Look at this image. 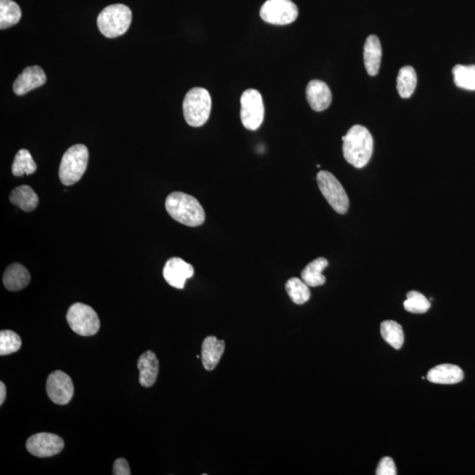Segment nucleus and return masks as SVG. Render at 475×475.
<instances>
[{"mask_svg": "<svg viewBox=\"0 0 475 475\" xmlns=\"http://www.w3.org/2000/svg\"><path fill=\"white\" fill-rule=\"evenodd\" d=\"M342 141L345 161L356 168H365L373 152V138L370 131L362 126H354L342 137Z\"/></svg>", "mask_w": 475, "mask_h": 475, "instance_id": "obj_1", "label": "nucleus"}, {"mask_svg": "<svg viewBox=\"0 0 475 475\" xmlns=\"http://www.w3.org/2000/svg\"><path fill=\"white\" fill-rule=\"evenodd\" d=\"M166 210L180 224L196 227L206 220V213L199 200L182 192H173L166 197Z\"/></svg>", "mask_w": 475, "mask_h": 475, "instance_id": "obj_2", "label": "nucleus"}, {"mask_svg": "<svg viewBox=\"0 0 475 475\" xmlns=\"http://www.w3.org/2000/svg\"><path fill=\"white\" fill-rule=\"evenodd\" d=\"M131 20L133 13L127 6L114 4L107 6L100 13L97 26L104 36L116 38L127 32Z\"/></svg>", "mask_w": 475, "mask_h": 475, "instance_id": "obj_3", "label": "nucleus"}, {"mask_svg": "<svg viewBox=\"0 0 475 475\" xmlns=\"http://www.w3.org/2000/svg\"><path fill=\"white\" fill-rule=\"evenodd\" d=\"M89 154L84 145H75L65 152L59 166V179L65 186L77 183L84 175L88 164Z\"/></svg>", "mask_w": 475, "mask_h": 475, "instance_id": "obj_4", "label": "nucleus"}, {"mask_svg": "<svg viewBox=\"0 0 475 475\" xmlns=\"http://www.w3.org/2000/svg\"><path fill=\"white\" fill-rule=\"evenodd\" d=\"M187 123L192 127L203 126L209 119L211 110L210 93L203 88L189 90L182 104Z\"/></svg>", "mask_w": 475, "mask_h": 475, "instance_id": "obj_5", "label": "nucleus"}, {"mask_svg": "<svg viewBox=\"0 0 475 475\" xmlns=\"http://www.w3.org/2000/svg\"><path fill=\"white\" fill-rule=\"evenodd\" d=\"M67 320L72 331L81 336L95 335L100 327L96 312L91 307L82 303H75L69 308Z\"/></svg>", "mask_w": 475, "mask_h": 475, "instance_id": "obj_6", "label": "nucleus"}, {"mask_svg": "<svg viewBox=\"0 0 475 475\" xmlns=\"http://www.w3.org/2000/svg\"><path fill=\"white\" fill-rule=\"evenodd\" d=\"M317 183L322 195L329 206L339 214H346L349 207L348 195L341 182L330 172L320 171L317 175Z\"/></svg>", "mask_w": 475, "mask_h": 475, "instance_id": "obj_7", "label": "nucleus"}, {"mask_svg": "<svg viewBox=\"0 0 475 475\" xmlns=\"http://www.w3.org/2000/svg\"><path fill=\"white\" fill-rule=\"evenodd\" d=\"M241 119L246 129L256 131L265 120V104L261 93L255 89H248L241 98Z\"/></svg>", "mask_w": 475, "mask_h": 475, "instance_id": "obj_8", "label": "nucleus"}, {"mask_svg": "<svg viewBox=\"0 0 475 475\" xmlns=\"http://www.w3.org/2000/svg\"><path fill=\"white\" fill-rule=\"evenodd\" d=\"M260 16L273 25H288L299 16V9L291 0H268L260 10Z\"/></svg>", "mask_w": 475, "mask_h": 475, "instance_id": "obj_9", "label": "nucleus"}, {"mask_svg": "<svg viewBox=\"0 0 475 475\" xmlns=\"http://www.w3.org/2000/svg\"><path fill=\"white\" fill-rule=\"evenodd\" d=\"M46 391L48 398L55 404L65 405L74 394V386L68 374L55 370L48 377Z\"/></svg>", "mask_w": 475, "mask_h": 475, "instance_id": "obj_10", "label": "nucleus"}, {"mask_svg": "<svg viewBox=\"0 0 475 475\" xmlns=\"http://www.w3.org/2000/svg\"><path fill=\"white\" fill-rule=\"evenodd\" d=\"M27 450L34 456L48 457L57 455L64 449L65 442L60 436L52 433H37L27 439Z\"/></svg>", "mask_w": 475, "mask_h": 475, "instance_id": "obj_11", "label": "nucleus"}, {"mask_svg": "<svg viewBox=\"0 0 475 475\" xmlns=\"http://www.w3.org/2000/svg\"><path fill=\"white\" fill-rule=\"evenodd\" d=\"M194 273L193 266L178 257L169 259L163 269V276L166 283L176 289H183L186 281L192 279Z\"/></svg>", "mask_w": 475, "mask_h": 475, "instance_id": "obj_12", "label": "nucleus"}, {"mask_svg": "<svg viewBox=\"0 0 475 475\" xmlns=\"http://www.w3.org/2000/svg\"><path fill=\"white\" fill-rule=\"evenodd\" d=\"M46 81V74L43 69L38 65L29 67L24 69L22 74L13 83V92L19 96L25 95L32 90L44 86Z\"/></svg>", "mask_w": 475, "mask_h": 475, "instance_id": "obj_13", "label": "nucleus"}, {"mask_svg": "<svg viewBox=\"0 0 475 475\" xmlns=\"http://www.w3.org/2000/svg\"><path fill=\"white\" fill-rule=\"evenodd\" d=\"M307 100L312 109L321 112L327 109L332 102V93L325 82L314 79L308 83Z\"/></svg>", "mask_w": 475, "mask_h": 475, "instance_id": "obj_14", "label": "nucleus"}, {"mask_svg": "<svg viewBox=\"0 0 475 475\" xmlns=\"http://www.w3.org/2000/svg\"><path fill=\"white\" fill-rule=\"evenodd\" d=\"M138 368L140 370V383L142 387L154 386L159 372V362L154 352H145L138 359Z\"/></svg>", "mask_w": 475, "mask_h": 475, "instance_id": "obj_15", "label": "nucleus"}, {"mask_svg": "<svg viewBox=\"0 0 475 475\" xmlns=\"http://www.w3.org/2000/svg\"><path fill=\"white\" fill-rule=\"evenodd\" d=\"M381 58H382V47L377 36L367 37L365 47H363V63L370 76H376L379 74Z\"/></svg>", "mask_w": 475, "mask_h": 475, "instance_id": "obj_16", "label": "nucleus"}, {"mask_svg": "<svg viewBox=\"0 0 475 475\" xmlns=\"http://www.w3.org/2000/svg\"><path fill=\"white\" fill-rule=\"evenodd\" d=\"M225 342L215 336H208L202 345V361L204 368L213 370L220 363L225 352Z\"/></svg>", "mask_w": 475, "mask_h": 475, "instance_id": "obj_17", "label": "nucleus"}, {"mask_svg": "<svg viewBox=\"0 0 475 475\" xmlns=\"http://www.w3.org/2000/svg\"><path fill=\"white\" fill-rule=\"evenodd\" d=\"M464 379L463 370L454 365H440L429 370L427 380L429 382L441 384H453Z\"/></svg>", "mask_w": 475, "mask_h": 475, "instance_id": "obj_18", "label": "nucleus"}, {"mask_svg": "<svg viewBox=\"0 0 475 475\" xmlns=\"http://www.w3.org/2000/svg\"><path fill=\"white\" fill-rule=\"evenodd\" d=\"M31 276L25 267L20 263H13L6 269L3 283L8 290L18 291L29 286Z\"/></svg>", "mask_w": 475, "mask_h": 475, "instance_id": "obj_19", "label": "nucleus"}, {"mask_svg": "<svg viewBox=\"0 0 475 475\" xmlns=\"http://www.w3.org/2000/svg\"><path fill=\"white\" fill-rule=\"evenodd\" d=\"M9 199L13 204L27 213L36 209L39 203V197L34 189L27 185L17 187L10 194Z\"/></svg>", "mask_w": 475, "mask_h": 475, "instance_id": "obj_20", "label": "nucleus"}, {"mask_svg": "<svg viewBox=\"0 0 475 475\" xmlns=\"http://www.w3.org/2000/svg\"><path fill=\"white\" fill-rule=\"evenodd\" d=\"M328 265L327 259L323 257L315 259L302 270L301 279L309 287L323 286L326 283V277L322 272L327 268Z\"/></svg>", "mask_w": 475, "mask_h": 475, "instance_id": "obj_21", "label": "nucleus"}, {"mask_svg": "<svg viewBox=\"0 0 475 475\" xmlns=\"http://www.w3.org/2000/svg\"><path fill=\"white\" fill-rule=\"evenodd\" d=\"M417 84V76L412 67H402L397 77V91L403 99L410 98Z\"/></svg>", "mask_w": 475, "mask_h": 475, "instance_id": "obj_22", "label": "nucleus"}, {"mask_svg": "<svg viewBox=\"0 0 475 475\" xmlns=\"http://www.w3.org/2000/svg\"><path fill=\"white\" fill-rule=\"evenodd\" d=\"M22 10L13 0H0V29H6L20 22Z\"/></svg>", "mask_w": 475, "mask_h": 475, "instance_id": "obj_23", "label": "nucleus"}, {"mask_svg": "<svg viewBox=\"0 0 475 475\" xmlns=\"http://www.w3.org/2000/svg\"><path fill=\"white\" fill-rule=\"evenodd\" d=\"M380 333L388 344L395 349H401L404 343L403 329L394 321H384L381 323Z\"/></svg>", "mask_w": 475, "mask_h": 475, "instance_id": "obj_24", "label": "nucleus"}, {"mask_svg": "<svg viewBox=\"0 0 475 475\" xmlns=\"http://www.w3.org/2000/svg\"><path fill=\"white\" fill-rule=\"evenodd\" d=\"M286 289L290 300L295 304L303 305L310 300L311 293L309 286L303 280L293 277L288 280Z\"/></svg>", "mask_w": 475, "mask_h": 475, "instance_id": "obj_25", "label": "nucleus"}, {"mask_svg": "<svg viewBox=\"0 0 475 475\" xmlns=\"http://www.w3.org/2000/svg\"><path fill=\"white\" fill-rule=\"evenodd\" d=\"M454 83L460 88L475 90V65H457L453 69Z\"/></svg>", "mask_w": 475, "mask_h": 475, "instance_id": "obj_26", "label": "nucleus"}, {"mask_svg": "<svg viewBox=\"0 0 475 475\" xmlns=\"http://www.w3.org/2000/svg\"><path fill=\"white\" fill-rule=\"evenodd\" d=\"M37 166L34 161L30 152L26 149H22L15 155L12 166L13 175L22 176L24 175H32L36 171Z\"/></svg>", "mask_w": 475, "mask_h": 475, "instance_id": "obj_27", "label": "nucleus"}, {"mask_svg": "<svg viewBox=\"0 0 475 475\" xmlns=\"http://www.w3.org/2000/svg\"><path fill=\"white\" fill-rule=\"evenodd\" d=\"M406 311L412 314H425L431 308V302L427 297L418 291L411 290L407 294V300L403 304Z\"/></svg>", "mask_w": 475, "mask_h": 475, "instance_id": "obj_28", "label": "nucleus"}, {"mask_svg": "<svg viewBox=\"0 0 475 475\" xmlns=\"http://www.w3.org/2000/svg\"><path fill=\"white\" fill-rule=\"evenodd\" d=\"M22 347V339L11 330L0 332V355L6 356L18 352Z\"/></svg>", "mask_w": 475, "mask_h": 475, "instance_id": "obj_29", "label": "nucleus"}, {"mask_svg": "<svg viewBox=\"0 0 475 475\" xmlns=\"http://www.w3.org/2000/svg\"><path fill=\"white\" fill-rule=\"evenodd\" d=\"M377 475H396L397 470L394 460L390 457H384L380 461L379 466H377Z\"/></svg>", "mask_w": 475, "mask_h": 475, "instance_id": "obj_30", "label": "nucleus"}, {"mask_svg": "<svg viewBox=\"0 0 475 475\" xmlns=\"http://www.w3.org/2000/svg\"><path fill=\"white\" fill-rule=\"evenodd\" d=\"M113 474L114 475H131L129 463L123 457H120L114 461Z\"/></svg>", "mask_w": 475, "mask_h": 475, "instance_id": "obj_31", "label": "nucleus"}, {"mask_svg": "<svg viewBox=\"0 0 475 475\" xmlns=\"http://www.w3.org/2000/svg\"><path fill=\"white\" fill-rule=\"evenodd\" d=\"M6 387L5 384L0 382V405H3L6 400Z\"/></svg>", "mask_w": 475, "mask_h": 475, "instance_id": "obj_32", "label": "nucleus"}]
</instances>
